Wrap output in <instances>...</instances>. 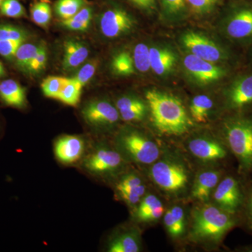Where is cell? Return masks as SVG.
<instances>
[{
    "label": "cell",
    "instance_id": "obj_1",
    "mask_svg": "<svg viewBox=\"0 0 252 252\" xmlns=\"http://www.w3.org/2000/svg\"><path fill=\"white\" fill-rule=\"evenodd\" d=\"M152 122L159 132L167 135L186 133L191 125L188 114L180 99L160 91H147Z\"/></svg>",
    "mask_w": 252,
    "mask_h": 252
},
{
    "label": "cell",
    "instance_id": "obj_2",
    "mask_svg": "<svg viewBox=\"0 0 252 252\" xmlns=\"http://www.w3.org/2000/svg\"><path fill=\"white\" fill-rule=\"evenodd\" d=\"M233 224L227 212L212 205H205L194 210L192 237L196 240L218 241Z\"/></svg>",
    "mask_w": 252,
    "mask_h": 252
},
{
    "label": "cell",
    "instance_id": "obj_3",
    "mask_svg": "<svg viewBox=\"0 0 252 252\" xmlns=\"http://www.w3.org/2000/svg\"><path fill=\"white\" fill-rule=\"evenodd\" d=\"M232 152L246 168L252 167V122L236 120L230 123L225 131Z\"/></svg>",
    "mask_w": 252,
    "mask_h": 252
},
{
    "label": "cell",
    "instance_id": "obj_4",
    "mask_svg": "<svg viewBox=\"0 0 252 252\" xmlns=\"http://www.w3.org/2000/svg\"><path fill=\"white\" fill-rule=\"evenodd\" d=\"M151 176L160 188L167 191H179L188 183L185 169L180 164L171 161L155 162L151 169Z\"/></svg>",
    "mask_w": 252,
    "mask_h": 252
},
{
    "label": "cell",
    "instance_id": "obj_5",
    "mask_svg": "<svg viewBox=\"0 0 252 252\" xmlns=\"http://www.w3.org/2000/svg\"><path fill=\"white\" fill-rule=\"evenodd\" d=\"M122 144L127 154L140 163H154L160 156L157 144L137 132H130L124 135L122 139Z\"/></svg>",
    "mask_w": 252,
    "mask_h": 252
},
{
    "label": "cell",
    "instance_id": "obj_6",
    "mask_svg": "<svg viewBox=\"0 0 252 252\" xmlns=\"http://www.w3.org/2000/svg\"><path fill=\"white\" fill-rule=\"evenodd\" d=\"M182 43L190 54L200 59L216 63L223 59V51L206 36L189 32L182 36Z\"/></svg>",
    "mask_w": 252,
    "mask_h": 252
},
{
    "label": "cell",
    "instance_id": "obj_7",
    "mask_svg": "<svg viewBox=\"0 0 252 252\" xmlns=\"http://www.w3.org/2000/svg\"><path fill=\"white\" fill-rule=\"evenodd\" d=\"M184 65L189 74L200 84H210L225 75L221 67L191 54L186 56Z\"/></svg>",
    "mask_w": 252,
    "mask_h": 252
},
{
    "label": "cell",
    "instance_id": "obj_8",
    "mask_svg": "<svg viewBox=\"0 0 252 252\" xmlns=\"http://www.w3.org/2000/svg\"><path fill=\"white\" fill-rule=\"evenodd\" d=\"M134 26V21L126 11L121 9L107 10L99 21L101 32L107 38H116L128 32Z\"/></svg>",
    "mask_w": 252,
    "mask_h": 252
},
{
    "label": "cell",
    "instance_id": "obj_9",
    "mask_svg": "<svg viewBox=\"0 0 252 252\" xmlns=\"http://www.w3.org/2000/svg\"><path fill=\"white\" fill-rule=\"evenodd\" d=\"M83 117L94 126L112 125L118 122L119 112L112 104L105 100H97L86 106Z\"/></svg>",
    "mask_w": 252,
    "mask_h": 252
},
{
    "label": "cell",
    "instance_id": "obj_10",
    "mask_svg": "<svg viewBox=\"0 0 252 252\" xmlns=\"http://www.w3.org/2000/svg\"><path fill=\"white\" fill-rule=\"evenodd\" d=\"M214 198L225 211H235L241 201V193L238 182L232 177L222 180L217 187Z\"/></svg>",
    "mask_w": 252,
    "mask_h": 252
},
{
    "label": "cell",
    "instance_id": "obj_11",
    "mask_svg": "<svg viewBox=\"0 0 252 252\" xmlns=\"http://www.w3.org/2000/svg\"><path fill=\"white\" fill-rule=\"evenodd\" d=\"M84 143L77 136L67 135L56 142L55 154L61 161L72 163L80 158L84 152Z\"/></svg>",
    "mask_w": 252,
    "mask_h": 252
},
{
    "label": "cell",
    "instance_id": "obj_12",
    "mask_svg": "<svg viewBox=\"0 0 252 252\" xmlns=\"http://www.w3.org/2000/svg\"><path fill=\"white\" fill-rule=\"evenodd\" d=\"M122 158L120 154L108 149L97 151L86 161V167L94 172H106L120 166Z\"/></svg>",
    "mask_w": 252,
    "mask_h": 252
},
{
    "label": "cell",
    "instance_id": "obj_13",
    "mask_svg": "<svg viewBox=\"0 0 252 252\" xmlns=\"http://www.w3.org/2000/svg\"><path fill=\"white\" fill-rule=\"evenodd\" d=\"M189 149L195 157L208 161L220 160L226 156L225 149L218 142L207 139H194L189 142Z\"/></svg>",
    "mask_w": 252,
    "mask_h": 252
},
{
    "label": "cell",
    "instance_id": "obj_14",
    "mask_svg": "<svg viewBox=\"0 0 252 252\" xmlns=\"http://www.w3.org/2000/svg\"><path fill=\"white\" fill-rule=\"evenodd\" d=\"M228 99L230 107L235 109L252 103V75L236 81L230 88Z\"/></svg>",
    "mask_w": 252,
    "mask_h": 252
},
{
    "label": "cell",
    "instance_id": "obj_15",
    "mask_svg": "<svg viewBox=\"0 0 252 252\" xmlns=\"http://www.w3.org/2000/svg\"><path fill=\"white\" fill-rule=\"evenodd\" d=\"M0 98L6 105L23 108L26 104L24 88L13 79H6L0 83Z\"/></svg>",
    "mask_w": 252,
    "mask_h": 252
},
{
    "label": "cell",
    "instance_id": "obj_16",
    "mask_svg": "<svg viewBox=\"0 0 252 252\" xmlns=\"http://www.w3.org/2000/svg\"><path fill=\"white\" fill-rule=\"evenodd\" d=\"M226 31L235 39L252 36V9H243L236 13L227 25Z\"/></svg>",
    "mask_w": 252,
    "mask_h": 252
},
{
    "label": "cell",
    "instance_id": "obj_17",
    "mask_svg": "<svg viewBox=\"0 0 252 252\" xmlns=\"http://www.w3.org/2000/svg\"><path fill=\"white\" fill-rule=\"evenodd\" d=\"M89 54V49L82 43L75 40L64 41L63 69L71 70L79 67L86 61Z\"/></svg>",
    "mask_w": 252,
    "mask_h": 252
},
{
    "label": "cell",
    "instance_id": "obj_18",
    "mask_svg": "<svg viewBox=\"0 0 252 252\" xmlns=\"http://www.w3.org/2000/svg\"><path fill=\"white\" fill-rule=\"evenodd\" d=\"M117 107L123 120L128 122L142 120L147 111L144 102L134 97H122L117 101Z\"/></svg>",
    "mask_w": 252,
    "mask_h": 252
},
{
    "label": "cell",
    "instance_id": "obj_19",
    "mask_svg": "<svg viewBox=\"0 0 252 252\" xmlns=\"http://www.w3.org/2000/svg\"><path fill=\"white\" fill-rule=\"evenodd\" d=\"M151 69L157 75L167 74L175 65L176 56L172 51L162 48H149Z\"/></svg>",
    "mask_w": 252,
    "mask_h": 252
},
{
    "label": "cell",
    "instance_id": "obj_20",
    "mask_svg": "<svg viewBox=\"0 0 252 252\" xmlns=\"http://www.w3.org/2000/svg\"><path fill=\"white\" fill-rule=\"evenodd\" d=\"M220 177V173L216 171L201 172L197 177L192 189L193 198L200 201H207L212 190L218 184Z\"/></svg>",
    "mask_w": 252,
    "mask_h": 252
},
{
    "label": "cell",
    "instance_id": "obj_21",
    "mask_svg": "<svg viewBox=\"0 0 252 252\" xmlns=\"http://www.w3.org/2000/svg\"><path fill=\"white\" fill-rule=\"evenodd\" d=\"M213 104V101L206 94H198L194 97L190 107L194 121L198 123L206 122Z\"/></svg>",
    "mask_w": 252,
    "mask_h": 252
},
{
    "label": "cell",
    "instance_id": "obj_22",
    "mask_svg": "<svg viewBox=\"0 0 252 252\" xmlns=\"http://www.w3.org/2000/svg\"><path fill=\"white\" fill-rule=\"evenodd\" d=\"M93 11L89 7L82 8L74 16L68 19L62 20L61 23L67 29L73 31H87L92 21Z\"/></svg>",
    "mask_w": 252,
    "mask_h": 252
},
{
    "label": "cell",
    "instance_id": "obj_23",
    "mask_svg": "<svg viewBox=\"0 0 252 252\" xmlns=\"http://www.w3.org/2000/svg\"><path fill=\"white\" fill-rule=\"evenodd\" d=\"M113 72L119 76H130L135 72L133 58L128 52L122 51L113 58Z\"/></svg>",
    "mask_w": 252,
    "mask_h": 252
},
{
    "label": "cell",
    "instance_id": "obj_24",
    "mask_svg": "<svg viewBox=\"0 0 252 252\" xmlns=\"http://www.w3.org/2000/svg\"><path fill=\"white\" fill-rule=\"evenodd\" d=\"M39 46L30 43H23L15 55L16 66L23 72H28L30 63L35 56Z\"/></svg>",
    "mask_w": 252,
    "mask_h": 252
},
{
    "label": "cell",
    "instance_id": "obj_25",
    "mask_svg": "<svg viewBox=\"0 0 252 252\" xmlns=\"http://www.w3.org/2000/svg\"><path fill=\"white\" fill-rule=\"evenodd\" d=\"M82 89V86L77 81L74 80L73 78L69 79L67 84L60 93L57 99L67 105H77L80 99Z\"/></svg>",
    "mask_w": 252,
    "mask_h": 252
},
{
    "label": "cell",
    "instance_id": "obj_26",
    "mask_svg": "<svg viewBox=\"0 0 252 252\" xmlns=\"http://www.w3.org/2000/svg\"><path fill=\"white\" fill-rule=\"evenodd\" d=\"M140 251L138 241L135 235L125 234L119 237L109 245L110 252H137Z\"/></svg>",
    "mask_w": 252,
    "mask_h": 252
},
{
    "label": "cell",
    "instance_id": "obj_27",
    "mask_svg": "<svg viewBox=\"0 0 252 252\" xmlns=\"http://www.w3.org/2000/svg\"><path fill=\"white\" fill-rule=\"evenodd\" d=\"M69 80L68 78L61 77L46 78L41 85L44 95L50 98L58 99L60 93Z\"/></svg>",
    "mask_w": 252,
    "mask_h": 252
},
{
    "label": "cell",
    "instance_id": "obj_28",
    "mask_svg": "<svg viewBox=\"0 0 252 252\" xmlns=\"http://www.w3.org/2000/svg\"><path fill=\"white\" fill-rule=\"evenodd\" d=\"M84 0H59L56 4V14L63 20L77 14L83 8Z\"/></svg>",
    "mask_w": 252,
    "mask_h": 252
},
{
    "label": "cell",
    "instance_id": "obj_29",
    "mask_svg": "<svg viewBox=\"0 0 252 252\" xmlns=\"http://www.w3.org/2000/svg\"><path fill=\"white\" fill-rule=\"evenodd\" d=\"M31 17L38 26L45 28L51 19V8L46 1L36 3L32 6Z\"/></svg>",
    "mask_w": 252,
    "mask_h": 252
},
{
    "label": "cell",
    "instance_id": "obj_30",
    "mask_svg": "<svg viewBox=\"0 0 252 252\" xmlns=\"http://www.w3.org/2000/svg\"><path fill=\"white\" fill-rule=\"evenodd\" d=\"M132 58L135 69L139 72H147L151 69L150 52L147 44L142 43L137 44Z\"/></svg>",
    "mask_w": 252,
    "mask_h": 252
},
{
    "label": "cell",
    "instance_id": "obj_31",
    "mask_svg": "<svg viewBox=\"0 0 252 252\" xmlns=\"http://www.w3.org/2000/svg\"><path fill=\"white\" fill-rule=\"evenodd\" d=\"M0 13L9 18H21L26 15L24 7L18 0H3L0 4Z\"/></svg>",
    "mask_w": 252,
    "mask_h": 252
},
{
    "label": "cell",
    "instance_id": "obj_32",
    "mask_svg": "<svg viewBox=\"0 0 252 252\" xmlns=\"http://www.w3.org/2000/svg\"><path fill=\"white\" fill-rule=\"evenodd\" d=\"M28 34L24 30L11 26L0 25V40H15L26 41Z\"/></svg>",
    "mask_w": 252,
    "mask_h": 252
},
{
    "label": "cell",
    "instance_id": "obj_33",
    "mask_svg": "<svg viewBox=\"0 0 252 252\" xmlns=\"http://www.w3.org/2000/svg\"><path fill=\"white\" fill-rule=\"evenodd\" d=\"M47 50L45 46H40L37 52L32 60L28 67V72L31 74H37L46 67L47 63Z\"/></svg>",
    "mask_w": 252,
    "mask_h": 252
},
{
    "label": "cell",
    "instance_id": "obj_34",
    "mask_svg": "<svg viewBox=\"0 0 252 252\" xmlns=\"http://www.w3.org/2000/svg\"><path fill=\"white\" fill-rule=\"evenodd\" d=\"M97 62L96 61H90L86 63L79 69L77 75L73 79L77 81L83 88L91 80L96 70H97Z\"/></svg>",
    "mask_w": 252,
    "mask_h": 252
},
{
    "label": "cell",
    "instance_id": "obj_35",
    "mask_svg": "<svg viewBox=\"0 0 252 252\" xmlns=\"http://www.w3.org/2000/svg\"><path fill=\"white\" fill-rule=\"evenodd\" d=\"M24 41L15 40H0V55L5 59H14L18 48Z\"/></svg>",
    "mask_w": 252,
    "mask_h": 252
},
{
    "label": "cell",
    "instance_id": "obj_36",
    "mask_svg": "<svg viewBox=\"0 0 252 252\" xmlns=\"http://www.w3.org/2000/svg\"><path fill=\"white\" fill-rule=\"evenodd\" d=\"M162 6L169 15L180 14L185 8V0H162Z\"/></svg>",
    "mask_w": 252,
    "mask_h": 252
},
{
    "label": "cell",
    "instance_id": "obj_37",
    "mask_svg": "<svg viewBox=\"0 0 252 252\" xmlns=\"http://www.w3.org/2000/svg\"><path fill=\"white\" fill-rule=\"evenodd\" d=\"M163 212V205H162L161 202L158 200L150 210H148L144 215L138 219L142 220V221L145 222L157 220L162 217Z\"/></svg>",
    "mask_w": 252,
    "mask_h": 252
},
{
    "label": "cell",
    "instance_id": "obj_38",
    "mask_svg": "<svg viewBox=\"0 0 252 252\" xmlns=\"http://www.w3.org/2000/svg\"><path fill=\"white\" fill-rule=\"evenodd\" d=\"M170 210L175 220L179 235L181 236L185 230V216L184 210L179 206L172 207Z\"/></svg>",
    "mask_w": 252,
    "mask_h": 252
},
{
    "label": "cell",
    "instance_id": "obj_39",
    "mask_svg": "<svg viewBox=\"0 0 252 252\" xmlns=\"http://www.w3.org/2000/svg\"><path fill=\"white\" fill-rule=\"evenodd\" d=\"M187 1L194 11L203 13L208 11L218 0H187Z\"/></svg>",
    "mask_w": 252,
    "mask_h": 252
},
{
    "label": "cell",
    "instance_id": "obj_40",
    "mask_svg": "<svg viewBox=\"0 0 252 252\" xmlns=\"http://www.w3.org/2000/svg\"><path fill=\"white\" fill-rule=\"evenodd\" d=\"M142 185V180L137 176L130 175L126 176L117 185V190L135 188Z\"/></svg>",
    "mask_w": 252,
    "mask_h": 252
},
{
    "label": "cell",
    "instance_id": "obj_41",
    "mask_svg": "<svg viewBox=\"0 0 252 252\" xmlns=\"http://www.w3.org/2000/svg\"><path fill=\"white\" fill-rule=\"evenodd\" d=\"M159 199L154 195H148L141 202L140 207L137 210V218L144 215L148 210H150L156 203L158 201Z\"/></svg>",
    "mask_w": 252,
    "mask_h": 252
},
{
    "label": "cell",
    "instance_id": "obj_42",
    "mask_svg": "<svg viewBox=\"0 0 252 252\" xmlns=\"http://www.w3.org/2000/svg\"><path fill=\"white\" fill-rule=\"evenodd\" d=\"M164 223H165V227L170 235H172L173 238L180 237L170 210H168L165 212V216H164Z\"/></svg>",
    "mask_w": 252,
    "mask_h": 252
},
{
    "label": "cell",
    "instance_id": "obj_43",
    "mask_svg": "<svg viewBox=\"0 0 252 252\" xmlns=\"http://www.w3.org/2000/svg\"><path fill=\"white\" fill-rule=\"evenodd\" d=\"M141 9L152 11L155 8L156 0H129Z\"/></svg>",
    "mask_w": 252,
    "mask_h": 252
},
{
    "label": "cell",
    "instance_id": "obj_44",
    "mask_svg": "<svg viewBox=\"0 0 252 252\" xmlns=\"http://www.w3.org/2000/svg\"><path fill=\"white\" fill-rule=\"evenodd\" d=\"M5 74H6V71H5L4 67L0 62V78L4 77Z\"/></svg>",
    "mask_w": 252,
    "mask_h": 252
},
{
    "label": "cell",
    "instance_id": "obj_45",
    "mask_svg": "<svg viewBox=\"0 0 252 252\" xmlns=\"http://www.w3.org/2000/svg\"><path fill=\"white\" fill-rule=\"evenodd\" d=\"M250 218H251V225L252 227V197L250 202Z\"/></svg>",
    "mask_w": 252,
    "mask_h": 252
},
{
    "label": "cell",
    "instance_id": "obj_46",
    "mask_svg": "<svg viewBox=\"0 0 252 252\" xmlns=\"http://www.w3.org/2000/svg\"><path fill=\"white\" fill-rule=\"evenodd\" d=\"M3 1V0H0V4H1V1Z\"/></svg>",
    "mask_w": 252,
    "mask_h": 252
}]
</instances>
